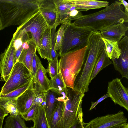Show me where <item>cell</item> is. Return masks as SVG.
Returning a JSON list of instances; mask_svg holds the SVG:
<instances>
[{"mask_svg":"<svg viewBox=\"0 0 128 128\" xmlns=\"http://www.w3.org/2000/svg\"><path fill=\"white\" fill-rule=\"evenodd\" d=\"M39 0H0V30L21 26L39 11Z\"/></svg>","mask_w":128,"mask_h":128,"instance_id":"cell-1","label":"cell"},{"mask_svg":"<svg viewBox=\"0 0 128 128\" xmlns=\"http://www.w3.org/2000/svg\"><path fill=\"white\" fill-rule=\"evenodd\" d=\"M119 2L115 1L100 11L82 16L72 23L100 32L113 25L128 22V14L123 10Z\"/></svg>","mask_w":128,"mask_h":128,"instance_id":"cell-2","label":"cell"},{"mask_svg":"<svg viewBox=\"0 0 128 128\" xmlns=\"http://www.w3.org/2000/svg\"><path fill=\"white\" fill-rule=\"evenodd\" d=\"M88 52L86 61L81 72L77 77L73 89L82 94L88 91L90 79L98 59L104 49L102 37L99 31H94L87 45Z\"/></svg>","mask_w":128,"mask_h":128,"instance_id":"cell-3","label":"cell"},{"mask_svg":"<svg viewBox=\"0 0 128 128\" xmlns=\"http://www.w3.org/2000/svg\"><path fill=\"white\" fill-rule=\"evenodd\" d=\"M87 49V46L60 57L59 72L61 74L66 87L73 89L76 78L84 62Z\"/></svg>","mask_w":128,"mask_h":128,"instance_id":"cell-4","label":"cell"},{"mask_svg":"<svg viewBox=\"0 0 128 128\" xmlns=\"http://www.w3.org/2000/svg\"><path fill=\"white\" fill-rule=\"evenodd\" d=\"M49 26L39 11L26 23L19 26L13 38H21L23 42H32L38 50L40 48L43 35Z\"/></svg>","mask_w":128,"mask_h":128,"instance_id":"cell-5","label":"cell"},{"mask_svg":"<svg viewBox=\"0 0 128 128\" xmlns=\"http://www.w3.org/2000/svg\"><path fill=\"white\" fill-rule=\"evenodd\" d=\"M94 31L90 28L67 24L59 56L82 48L87 46L90 38Z\"/></svg>","mask_w":128,"mask_h":128,"instance_id":"cell-6","label":"cell"},{"mask_svg":"<svg viewBox=\"0 0 128 128\" xmlns=\"http://www.w3.org/2000/svg\"><path fill=\"white\" fill-rule=\"evenodd\" d=\"M66 89L67 97L59 128H71L83 114L82 105L84 94L68 87Z\"/></svg>","mask_w":128,"mask_h":128,"instance_id":"cell-7","label":"cell"},{"mask_svg":"<svg viewBox=\"0 0 128 128\" xmlns=\"http://www.w3.org/2000/svg\"><path fill=\"white\" fill-rule=\"evenodd\" d=\"M33 78L28 69L22 63L18 62L2 88L0 94H6L18 89L32 81Z\"/></svg>","mask_w":128,"mask_h":128,"instance_id":"cell-8","label":"cell"},{"mask_svg":"<svg viewBox=\"0 0 128 128\" xmlns=\"http://www.w3.org/2000/svg\"><path fill=\"white\" fill-rule=\"evenodd\" d=\"M128 120L124 112L108 114L94 118L88 123L83 122L84 128H110L127 123Z\"/></svg>","mask_w":128,"mask_h":128,"instance_id":"cell-9","label":"cell"},{"mask_svg":"<svg viewBox=\"0 0 128 128\" xmlns=\"http://www.w3.org/2000/svg\"><path fill=\"white\" fill-rule=\"evenodd\" d=\"M107 94L116 104L128 111V90L122 84L120 79L116 78L108 83Z\"/></svg>","mask_w":128,"mask_h":128,"instance_id":"cell-10","label":"cell"},{"mask_svg":"<svg viewBox=\"0 0 128 128\" xmlns=\"http://www.w3.org/2000/svg\"><path fill=\"white\" fill-rule=\"evenodd\" d=\"M14 40L12 38L7 48L0 56V79L2 82L6 81L14 66L16 52L13 46Z\"/></svg>","mask_w":128,"mask_h":128,"instance_id":"cell-11","label":"cell"},{"mask_svg":"<svg viewBox=\"0 0 128 128\" xmlns=\"http://www.w3.org/2000/svg\"><path fill=\"white\" fill-rule=\"evenodd\" d=\"M121 51L118 59L112 60L114 68L123 78L128 79V37L125 36L118 42Z\"/></svg>","mask_w":128,"mask_h":128,"instance_id":"cell-12","label":"cell"},{"mask_svg":"<svg viewBox=\"0 0 128 128\" xmlns=\"http://www.w3.org/2000/svg\"><path fill=\"white\" fill-rule=\"evenodd\" d=\"M38 8L49 27L56 25L58 13L54 0H39Z\"/></svg>","mask_w":128,"mask_h":128,"instance_id":"cell-13","label":"cell"},{"mask_svg":"<svg viewBox=\"0 0 128 128\" xmlns=\"http://www.w3.org/2000/svg\"><path fill=\"white\" fill-rule=\"evenodd\" d=\"M37 92L33 84L16 100V108L20 114L25 113L31 107Z\"/></svg>","mask_w":128,"mask_h":128,"instance_id":"cell-14","label":"cell"},{"mask_svg":"<svg viewBox=\"0 0 128 128\" xmlns=\"http://www.w3.org/2000/svg\"><path fill=\"white\" fill-rule=\"evenodd\" d=\"M47 72L41 62L33 79L34 87L38 92L45 93L50 89Z\"/></svg>","mask_w":128,"mask_h":128,"instance_id":"cell-15","label":"cell"},{"mask_svg":"<svg viewBox=\"0 0 128 128\" xmlns=\"http://www.w3.org/2000/svg\"><path fill=\"white\" fill-rule=\"evenodd\" d=\"M128 29V27L123 23L112 25L99 32L102 38L118 42L126 36Z\"/></svg>","mask_w":128,"mask_h":128,"instance_id":"cell-16","label":"cell"},{"mask_svg":"<svg viewBox=\"0 0 128 128\" xmlns=\"http://www.w3.org/2000/svg\"><path fill=\"white\" fill-rule=\"evenodd\" d=\"M69 1L79 12L106 8L109 4V2L106 1L93 0H69Z\"/></svg>","mask_w":128,"mask_h":128,"instance_id":"cell-17","label":"cell"},{"mask_svg":"<svg viewBox=\"0 0 128 128\" xmlns=\"http://www.w3.org/2000/svg\"><path fill=\"white\" fill-rule=\"evenodd\" d=\"M52 28L49 27L45 30L41 40L40 46L37 50L42 58L46 59L48 61L52 60Z\"/></svg>","mask_w":128,"mask_h":128,"instance_id":"cell-18","label":"cell"},{"mask_svg":"<svg viewBox=\"0 0 128 128\" xmlns=\"http://www.w3.org/2000/svg\"><path fill=\"white\" fill-rule=\"evenodd\" d=\"M58 11V18L56 24L57 26L64 23L69 16L70 9L73 6L69 0H54Z\"/></svg>","mask_w":128,"mask_h":128,"instance_id":"cell-19","label":"cell"},{"mask_svg":"<svg viewBox=\"0 0 128 128\" xmlns=\"http://www.w3.org/2000/svg\"><path fill=\"white\" fill-rule=\"evenodd\" d=\"M44 94L46 103L44 108L48 123L58 102L57 98L60 95L51 89Z\"/></svg>","mask_w":128,"mask_h":128,"instance_id":"cell-20","label":"cell"},{"mask_svg":"<svg viewBox=\"0 0 128 128\" xmlns=\"http://www.w3.org/2000/svg\"><path fill=\"white\" fill-rule=\"evenodd\" d=\"M28 44L29 48L27 50H23L18 60V62L23 64L30 71L32 72V64L34 54L36 53L37 48L32 42Z\"/></svg>","mask_w":128,"mask_h":128,"instance_id":"cell-21","label":"cell"},{"mask_svg":"<svg viewBox=\"0 0 128 128\" xmlns=\"http://www.w3.org/2000/svg\"><path fill=\"white\" fill-rule=\"evenodd\" d=\"M102 39L104 44V51L108 57L111 60L118 59L121 54V51L118 42L102 37Z\"/></svg>","mask_w":128,"mask_h":128,"instance_id":"cell-22","label":"cell"},{"mask_svg":"<svg viewBox=\"0 0 128 128\" xmlns=\"http://www.w3.org/2000/svg\"><path fill=\"white\" fill-rule=\"evenodd\" d=\"M65 102L58 101L48 122L50 128H59L60 123L64 110Z\"/></svg>","mask_w":128,"mask_h":128,"instance_id":"cell-23","label":"cell"},{"mask_svg":"<svg viewBox=\"0 0 128 128\" xmlns=\"http://www.w3.org/2000/svg\"><path fill=\"white\" fill-rule=\"evenodd\" d=\"M112 64V62L106 55L104 49L97 61L90 79V83L102 70Z\"/></svg>","mask_w":128,"mask_h":128,"instance_id":"cell-24","label":"cell"},{"mask_svg":"<svg viewBox=\"0 0 128 128\" xmlns=\"http://www.w3.org/2000/svg\"><path fill=\"white\" fill-rule=\"evenodd\" d=\"M33 80L20 88L5 95L0 94V102L16 100L33 84Z\"/></svg>","mask_w":128,"mask_h":128,"instance_id":"cell-25","label":"cell"},{"mask_svg":"<svg viewBox=\"0 0 128 128\" xmlns=\"http://www.w3.org/2000/svg\"><path fill=\"white\" fill-rule=\"evenodd\" d=\"M44 106H40L33 121L34 128H50L46 117Z\"/></svg>","mask_w":128,"mask_h":128,"instance_id":"cell-26","label":"cell"},{"mask_svg":"<svg viewBox=\"0 0 128 128\" xmlns=\"http://www.w3.org/2000/svg\"><path fill=\"white\" fill-rule=\"evenodd\" d=\"M4 128H27L24 120L19 114L16 117L10 115L6 118Z\"/></svg>","mask_w":128,"mask_h":128,"instance_id":"cell-27","label":"cell"},{"mask_svg":"<svg viewBox=\"0 0 128 128\" xmlns=\"http://www.w3.org/2000/svg\"><path fill=\"white\" fill-rule=\"evenodd\" d=\"M50 89L59 95L66 88L61 74L59 72L54 78L50 80Z\"/></svg>","mask_w":128,"mask_h":128,"instance_id":"cell-28","label":"cell"},{"mask_svg":"<svg viewBox=\"0 0 128 128\" xmlns=\"http://www.w3.org/2000/svg\"><path fill=\"white\" fill-rule=\"evenodd\" d=\"M16 100L6 102H0V106L4 110L7 114L9 113L11 116H16L20 114L16 108Z\"/></svg>","mask_w":128,"mask_h":128,"instance_id":"cell-29","label":"cell"},{"mask_svg":"<svg viewBox=\"0 0 128 128\" xmlns=\"http://www.w3.org/2000/svg\"><path fill=\"white\" fill-rule=\"evenodd\" d=\"M48 65L47 70L49 76L52 79L56 76L59 72V62L58 58L51 61H48Z\"/></svg>","mask_w":128,"mask_h":128,"instance_id":"cell-30","label":"cell"},{"mask_svg":"<svg viewBox=\"0 0 128 128\" xmlns=\"http://www.w3.org/2000/svg\"><path fill=\"white\" fill-rule=\"evenodd\" d=\"M39 106L40 105L38 104H33L26 113L20 115L24 120L33 121L38 113Z\"/></svg>","mask_w":128,"mask_h":128,"instance_id":"cell-31","label":"cell"},{"mask_svg":"<svg viewBox=\"0 0 128 128\" xmlns=\"http://www.w3.org/2000/svg\"><path fill=\"white\" fill-rule=\"evenodd\" d=\"M67 24H62L61 26L56 34L55 49L56 51L60 50L61 47Z\"/></svg>","mask_w":128,"mask_h":128,"instance_id":"cell-32","label":"cell"},{"mask_svg":"<svg viewBox=\"0 0 128 128\" xmlns=\"http://www.w3.org/2000/svg\"><path fill=\"white\" fill-rule=\"evenodd\" d=\"M57 27L55 26L51 29V35L52 39V60L58 58L59 56L58 54L55 49L56 44V28Z\"/></svg>","mask_w":128,"mask_h":128,"instance_id":"cell-33","label":"cell"},{"mask_svg":"<svg viewBox=\"0 0 128 128\" xmlns=\"http://www.w3.org/2000/svg\"><path fill=\"white\" fill-rule=\"evenodd\" d=\"M41 62L40 58L36 53L34 55L32 64L31 74L33 77L35 75Z\"/></svg>","mask_w":128,"mask_h":128,"instance_id":"cell-34","label":"cell"},{"mask_svg":"<svg viewBox=\"0 0 128 128\" xmlns=\"http://www.w3.org/2000/svg\"><path fill=\"white\" fill-rule=\"evenodd\" d=\"M34 104L45 107L46 103L45 94L37 92L34 100L33 104Z\"/></svg>","mask_w":128,"mask_h":128,"instance_id":"cell-35","label":"cell"},{"mask_svg":"<svg viewBox=\"0 0 128 128\" xmlns=\"http://www.w3.org/2000/svg\"><path fill=\"white\" fill-rule=\"evenodd\" d=\"M109 97H110L109 95L108 94H107L102 97L96 102H92L91 106L89 110H91L94 108L99 103H100L105 99Z\"/></svg>","mask_w":128,"mask_h":128,"instance_id":"cell-36","label":"cell"},{"mask_svg":"<svg viewBox=\"0 0 128 128\" xmlns=\"http://www.w3.org/2000/svg\"><path fill=\"white\" fill-rule=\"evenodd\" d=\"M23 43V42L21 37L18 38L14 40L13 43V46L16 51L22 46Z\"/></svg>","mask_w":128,"mask_h":128,"instance_id":"cell-37","label":"cell"},{"mask_svg":"<svg viewBox=\"0 0 128 128\" xmlns=\"http://www.w3.org/2000/svg\"><path fill=\"white\" fill-rule=\"evenodd\" d=\"M83 116V115L81 116L75 124L71 128H84Z\"/></svg>","mask_w":128,"mask_h":128,"instance_id":"cell-38","label":"cell"},{"mask_svg":"<svg viewBox=\"0 0 128 128\" xmlns=\"http://www.w3.org/2000/svg\"><path fill=\"white\" fill-rule=\"evenodd\" d=\"M23 50V48L22 46L18 50L16 51L14 59V66L17 62H18L19 59Z\"/></svg>","mask_w":128,"mask_h":128,"instance_id":"cell-39","label":"cell"},{"mask_svg":"<svg viewBox=\"0 0 128 128\" xmlns=\"http://www.w3.org/2000/svg\"><path fill=\"white\" fill-rule=\"evenodd\" d=\"M119 2L121 5H123L125 8V12L128 14V4L124 0H120Z\"/></svg>","mask_w":128,"mask_h":128,"instance_id":"cell-40","label":"cell"},{"mask_svg":"<svg viewBox=\"0 0 128 128\" xmlns=\"http://www.w3.org/2000/svg\"><path fill=\"white\" fill-rule=\"evenodd\" d=\"M8 115L4 110L0 106V118H4L5 117Z\"/></svg>","mask_w":128,"mask_h":128,"instance_id":"cell-41","label":"cell"},{"mask_svg":"<svg viewBox=\"0 0 128 128\" xmlns=\"http://www.w3.org/2000/svg\"><path fill=\"white\" fill-rule=\"evenodd\" d=\"M110 128H128L127 123L116 126Z\"/></svg>","mask_w":128,"mask_h":128,"instance_id":"cell-42","label":"cell"},{"mask_svg":"<svg viewBox=\"0 0 128 128\" xmlns=\"http://www.w3.org/2000/svg\"><path fill=\"white\" fill-rule=\"evenodd\" d=\"M22 47L24 50H26L29 48V46L28 43L26 42H23Z\"/></svg>","mask_w":128,"mask_h":128,"instance_id":"cell-43","label":"cell"},{"mask_svg":"<svg viewBox=\"0 0 128 128\" xmlns=\"http://www.w3.org/2000/svg\"><path fill=\"white\" fill-rule=\"evenodd\" d=\"M4 118H0V128H3V124Z\"/></svg>","mask_w":128,"mask_h":128,"instance_id":"cell-44","label":"cell"},{"mask_svg":"<svg viewBox=\"0 0 128 128\" xmlns=\"http://www.w3.org/2000/svg\"><path fill=\"white\" fill-rule=\"evenodd\" d=\"M34 128L33 127H31V128Z\"/></svg>","mask_w":128,"mask_h":128,"instance_id":"cell-45","label":"cell"}]
</instances>
